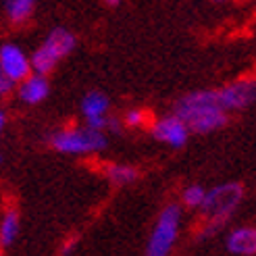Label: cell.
Wrapping results in <instances>:
<instances>
[{"label": "cell", "instance_id": "1", "mask_svg": "<svg viewBox=\"0 0 256 256\" xmlns=\"http://www.w3.org/2000/svg\"><path fill=\"white\" fill-rule=\"evenodd\" d=\"M175 114L194 134H210L227 121V110L219 104L214 90H200L184 96L177 102Z\"/></svg>", "mask_w": 256, "mask_h": 256}, {"label": "cell", "instance_id": "2", "mask_svg": "<svg viewBox=\"0 0 256 256\" xmlns=\"http://www.w3.org/2000/svg\"><path fill=\"white\" fill-rule=\"evenodd\" d=\"M75 44H78V40H75V36L69 30H65V28L52 30L46 36V40L42 42V46L38 48L34 52V56L30 58L32 71L40 73V75L50 73L58 65L60 58H65L69 52H73Z\"/></svg>", "mask_w": 256, "mask_h": 256}, {"label": "cell", "instance_id": "3", "mask_svg": "<svg viewBox=\"0 0 256 256\" xmlns=\"http://www.w3.org/2000/svg\"><path fill=\"white\" fill-rule=\"evenodd\" d=\"M244 190L240 184H225L219 188H212L210 192H204V200L200 204L202 212L212 221V227L219 229L221 223H225L232 212L240 206Z\"/></svg>", "mask_w": 256, "mask_h": 256}, {"label": "cell", "instance_id": "4", "mask_svg": "<svg viewBox=\"0 0 256 256\" xmlns=\"http://www.w3.org/2000/svg\"><path fill=\"white\" fill-rule=\"evenodd\" d=\"M106 136L100 130H60L52 136V148L62 154H88L106 148Z\"/></svg>", "mask_w": 256, "mask_h": 256}, {"label": "cell", "instance_id": "5", "mask_svg": "<svg viewBox=\"0 0 256 256\" xmlns=\"http://www.w3.org/2000/svg\"><path fill=\"white\" fill-rule=\"evenodd\" d=\"M179 219H182V210L177 204H169L167 208H162L146 246L148 256H167L173 250L179 234Z\"/></svg>", "mask_w": 256, "mask_h": 256}, {"label": "cell", "instance_id": "6", "mask_svg": "<svg viewBox=\"0 0 256 256\" xmlns=\"http://www.w3.org/2000/svg\"><path fill=\"white\" fill-rule=\"evenodd\" d=\"M256 98L254 80H238L216 92V100L225 110H244Z\"/></svg>", "mask_w": 256, "mask_h": 256}, {"label": "cell", "instance_id": "7", "mask_svg": "<svg viewBox=\"0 0 256 256\" xmlns=\"http://www.w3.org/2000/svg\"><path fill=\"white\" fill-rule=\"evenodd\" d=\"M0 69L6 73V78L12 84H19L32 73L30 58L17 44H4L0 46Z\"/></svg>", "mask_w": 256, "mask_h": 256}, {"label": "cell", "instance_id": "8", "mask_svg": "<svg viewBox=\"0 0 256 256\" xmlns=\"http://www.w3.org/2000/svg\"><path fill=\"white\" fill-rule=\"evenodd\" d=\"M152 136L162 144H169L173 148H182V146L188 144L190 130L177 114H171V117H164V119L154 123V127H152Z\"/></svg>", "mask_w": 256, "mask_h": 256}, {"label": "cell", "instance_id": "9", "mask_svg": "<svg viewBox=\"0 0 256 256\" xmlns=\"http://www.w3.org/2000/svg\"><path fill=\"white\" fill-rule=\"evenodd\" d=\"M19 98L25 102V104H40V102L48 96V82L46 75L40 73H30L25 80L19 82Z\"/></svg>", "mask_w": 256, "mask_h": 256}, {"label": "cell", "instance_id": "10", "mask_svg": "<svg viewBox=\"0 0 256 256\" xmlns=\"http://www.w3.org/2000/svg\"><path fill=\"white\" fill-rule=\"evenodd\" d=\"M227 250L236 256H252L256 254V229L254 227H238L227 238Z\"/></svg>", "mask_w": 256, "mask_h": 256}, {"label": "cell", "instance_id": "11", "mask_svg": "<svg viewBox=\"0 0 256 256\" xmlns=\"http://www.w3.org/2000/svg\"><path fill=\"white\" fill-rule=\"evenodd\" d=\"M34 6H36V0H4L6 15L12 23L28 21L30 15L34 12Z\"/></svg>", "mask_w": 256, "mask_h": 256}, {"label": "cell", "instance_id": "12", "mask_svg": "<svg viewBox=\"0 0 256 256\" xmlns=\"http://www.w3.org/2000/svg\"><path fill=\"white\" fill-rule=\"evenodd\" d=\"M82 110L86 117H98V114H106L108 110V98L102 92H90L82 100Z\"/></svg>", "mask_w": 256, "mask_h": 256}, {"label": "cell", "instance_id": "13", "mask_svg": "<svg viewBox=\"0 0 256 256\" xmlns=\"http://www.w3.org/2000/svg\"><path fill=\"white\" fill-rule=\"evenodd\" d=\"M19 236V214L17 210H8L0 221V244L10 246Z\"/></svg>", "mask_w": 256, "mask_h": 256}, {"label": "cell", "instance_id": "14", "mask_svg": "<svg viewBox=\"0 0 256 256\" xmlns=\"http://www.w3.org/2000/svg\"><path fill=\"white\" fill-rule=\"evenodd\" d=\"M106 175H108V179L112 184H119V186L130 184V182H134V179L138 177L136 169L127 167V164H110V167L106 169Z\"/></svg>", "mask_w": 256, "mask_h": 256}, {"label": "cell", "instance_id": "15", "mask_svg": "<svg viewBox=\"0 0 256 256\" xmlns=\"http://www.w3.org/2000/svg\"><path fill=\"white\" fill-rule=\"evenodd\" d=\"M204 200V190L202 186H190L186 192H184V202L192 208H198Z\"/></svg>", "mask_w": 256, "mask_h": 256}, {"label": "cell", "instance_id": "16", "mask_svg": "<svg viewBox=\"0 0 256 256\" xmlns=\"http://www.w3.org/2000/svg\"><path fill=\"white\" fill-rule=\"evenodd\" d=\"M88 119V125L90 130H100V132H104L106 127H108V119L104 117V114H98V117H86Z\"/></svg>", "mask_w": 256, "mask_h": 256}, {"label": "cell", "instance_id": "17", "mask_svg": "<svg viewBox=\"0 0 256 256\" xmlns=\"http://www.w3.org/2000/svg\"><path fill=\"white\" fill-rule=\"evenodd\" d=\"M12 86H15V84H12V82L6 78V73H4L2 69H0V98H4V96H8V94H10Z\"/></svg>", "mask_w": 256, "mask_h": 256}, {"label": "cell", "instance_id": "18", "mask_svg": "<svg viewBox=\"0 0 256 256\" xmlns=\"http://www.w3.org/2000/svg\"><path fill=\"white\" fill-rule=\"evenodd\" d=\"M125 121H127V125H142L144 123V112L142 110H130Z\"/></svg>", "mask_w": 256, "mask_h": 256}, {"label": "cell", "instance_id": "19", "mask_svg": "<svg viewBox=\"0 0 256 256\" xmlns=\"http://www.w3.org/2000/svg\"><path fill=\"white\" fill-rule=\"evenodd\" d=\"M4 123H6V114H4V110H0V132L4 130Z\"/></svg>", "mask_w": 256, "mask_h": 256}, {"label": "cell", "instance_id": "20", "mask_svg": "<svg viewBox=\"0 0 256 256\" xmlns=\"http://www.w3.org/2000/svg\"><path fill=\"white\" fill-rule=\"evenodd\" d=\"M106 2H108V4H110V6H117V4H119V2H121V0H106Z\"/></svg>", "mask_w": 256, "mask_h": 256}, {"label": "cell", "instance_id": "21", "mask_svg": "<svg viewBox=\"0 0 256 256\" xmlns=\"http://www.w3.org/2000/svg\"><path fill=\"white\" fill-rule=\"evenodd\" d=\"M214 2H227V0H214Z\"/></svg>", "mask_w": 256, "mask_h": 256}]
</instances>
